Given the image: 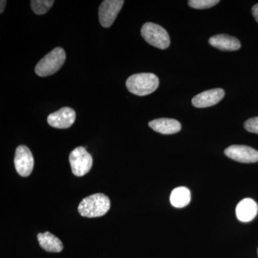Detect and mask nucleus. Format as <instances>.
I'll use <instances>...</instances> for the list:
<instances>
[{
	"mask_svg": "<svg viewBox=\"0 0 258 258\" xmlns=\"http://www.w3.org/2000/svg\"><path fill=\"white\" fill-rule=\"evenodd\" d=\"M110 207L109 198L103 194L97 193L83 199L78 210L81 216L93 218L106 215Z\"/></svg>",
	"mask_w": 258,
	"mask_h": 258,
	"instance_id": "1",
	"label": "nucleus"
},
{
	"mask_svg": "<svg viewBox=\"0 0 258 258\" xmlns=\"http://www.w3.org/2000/svg\"><path fill=\"white\" fill-rule=\"evenodd\" d=\"M127 89L129 92L139 96L151 94L159 87V78L154 74L144 73L134 74L127 79Z\"/></svg>",
	"mask_w": 258,
	"mask_h": 258,
	"instance_id": "2",
	"label": "nucleus"
},
{
	"mask_svg": "<svg viewBox=\"0 0 258 258\" xmlns=\"http://www.w3.org/2000/svg\"><path fill=\"white\" fill-rule=\"evenodd\" d=\"M66 55L63 49L56 47L40 60L35 67V74L40 77H47L55 74L63 66Z\"/></svg>",
	"mask_w": 258,
	"mask_h": 258,
	"instance_id": "3",
	"label": "nucleus"
},
{
	"mask_svg": "<svg viewBox=\"0 0 258 258\" xmlns=\"http://www.w3.org/2000/svg\"><path fill=\"white\" fill-rule=\"evenodd\" d=\"M144 40L152 46L165 50L170 45V37L165 29L152 23L144 24L141 30Z\"/></svg>",
	"mask_w": 258,
	"mask_h": 258,
	"instance_id": "4",
	"label": "nucleus"
},
{
	"mask_svg": "<svg viewBox=\"0 0 258 258\" xmlns=\"http://www.w3.org/2000/svg\"><path fill=\"white\" fill-rule=\"evenodd\" d=\"M69 161L73 173L77 176L86 175L93 165L92 157L83 147L76 148L71 152Z\"/></svg>",
	"mask_w": 258,
	"mask_h": 258,
	"instance_id": "5",
	"label": "nucleus"
},
{
	"mask_svg": "<svg viewBox=\"0 0 258 258\" xmlns=\"http://www.w3.org/2000/svg\"><path fill=\"white\" fill-rule=\"evenodd\" d=\"M123 4V0H105L101 3L98 16L103 28H110L113 25Z\"/></svg>",
	"mask_w": 258,
	"mask_h": 258,
	"instance_id": "6",
	"label": "nucleus"
},
{
	"mask_svg": "<svg viewBox=\"0 0 258 258\" xmlns=\"http://www.w3.org/2000/svg\"><path fill=\"white\" fill-rule=\"evenodd\" d=\"M15 169L20 176L27 177L33 170L34 159L32 152L26 146H19L15 152Z\"/></svg>",
	"mask_w": 258,
	"mask_h": 258,
	"instance_id": "7",
	"label": "nucleus"
},
{
	"mask_svg": "<svg viewBox=\"0 0 258 258\" xmlns=\"http://www.w3.org/2000/svg\"><path fill=\"white\" fill-rule=\"evenodd\" d=\"M225 155L232 160L240 163H255L258 161V152L252 147L243 145H232L225 150Z\"/></svg>",
	"mask_w": 258,
	"mask_h": 258,
	"instance_id": "8",
	"label": "nucleus"
},
{
	"mask_svg": "<svg viewBox=\"0 0 258 258\" xmlns=\"http://www.w3.org/2000/svg\"><path fill=\"white\" fill-rule=\"evenodd\" d=\"M76 118V112L74 109L69 107H64L49 115L47 123L54 128H68L74 124Z\"/></svg>",
	"mask_w": 258,
	"mask_h": 258,
	"instance_id": "9",
	"label": "nucleus"
},
{
	"mask_svg": "<svg viewBox=\"0 0 258 258\" xmlns=\"http://www.w3.org/2000/svg\"><path fill=\"white\" fill-rule=\"evenodd\" d=\"M225 96V91L222 88L208 90L195 96L191 100L193 106L196 108H208L216 105Z\"/></svg>",
	"mask_w": 258,
	"mask_h": 258,
	"instance_id": "10",
	"label": "nucleus"
},
{
	"mask_svg": "<svg viewBox=\"0 0 258 258\" xmlns=\"http://www.w3.org/2000/svg\"><path fill=\"white\" fill-rule=\"evenodd\" d=\"M257 203L251 198H245L241 200L236 208L237 219L242 222L252 221L257 215Z\"/></svg>",
	"mask_w": 258,
	"mask_h": 258,
	"instance_id": "11",
	"label": "nucleus"
},
{
	"mask_svg": "<svg viewBox=\"0 0 258 258\" xmlns=\"http://www.w3.org/2000/svg\"><path fill=\"white\" fill-rule=\"evenodd\" d=\"M149 125L158 133L165 135L178 133L181 128V123L172 118H158L149 122Z\"/></svg>",
	"mask_w": 258,
	"mask_h": 258,
	"instance_id": "12",
	"label": "nucleus"
},
{
	"mask_svg": "<svg viewBox=\"0 0 258 258\" xmlns=\"http://www.w3.org/2000/svg\"><path fill=\"white\" fill-rule=\"evenodd\" d=\"M209 42L212 46L222 51H235L241 47L240 42L236 37L223 34L210 37Z\"/></svg>",
	"mask_w": 258,
	"mask_h": 258,
	"instance_id": "13",
	"label": "nucleus"
},
{
	"mask_svg": "<svg viewBox=\"0 0 258 258\" xmlns=\"http://www.w3.org/2000/svg\"><path fill=\"white\" fill-rule=\"evenodd\" d=\"M37 240L42 249L49 252H60L63 249V244L60 239L50 232L39 233Z\"/></svg>",
	"mask_w": 258,
	"mask_h": 258,
	"instance_id": "14",
	"label": "nucleus"
},
{
	"mask_svg": "<svg viewBox=\"0 0 258 258\" xmlns=\"http://www.w3.org/2000/svg\"><path fill=\"white\" fill-rule=\"evenodd\" d=\"M191 200V193L185 186H179L171 191L170 203L176 208H182L189 205Z\"/></svg>",
	"mask_w": 258,
	"mask_h": 258,
	"instance_id": "15",
	"label": "nucleus"
},
{
	"mask_svg": "<svg viewBox=\"0 0 258 258\" xmlns=\"http://www.w3.org/2000/svg\"><path fill=\"white\" fill-rule=\"evenodd\" d=\"M55 2L53 0H32L31 8L35 14L41 15L45 14L52 8Z\"/></svg>",
	"mask_w": 258,
	"mask_h": 258,
	"instance_id": "16",
	"label": "nucleus"
},
{
	"mask_svg": "<svg viewBox=\"0 0 258 258\" xmlns=\"http://www.w3.org/2000/svg\"><path fill=\"white\" fill-rule=\"evenodd\" d=\"M219 3V0H189L188 5L194 9L203 10L211 8Z\"/></svg>",
	"mask_w": 258,
	"mask_h": 258,
	"instance_id": "17",
	"label": "nucleus"
},
{
	"mask_svg": "<svg viewBox=\"0 0 258 258\" xmlns=\"http://www.w3.org/2000/svg\"><path fill=\"white\" fill-rule=\"evenodd\" d=\"M244 127L247 132L258 134V117H254L246 120Z\"/></svg>",
	"mask_w": 258,
	"mask_h": 258,
	"instance_id": "18",
	"label": "nucleus"
},
{
	"mask_svg": "<svg viewBox=\"0 0 258 258\" xmlns=\"http://www.w3.org/2000/svg\"><path fill=\"white\" fill-rule=\"evenodd\" d=\"M252 13L254 18L255 19L256 21L258 23V4H256L252 7Z\"/></svg>",
	"mask_w": 258,
	"mask_h": 258,
	"instance_id": "19",
	"label": "nucleus"
},
{
	"mask_svg": "<svg viewBox=\"0 0 258 258\" xmlns=\"http://www.w3.org/2000/svg\"><path fill=\"white\" fill-rule=\"evenodd\" d=\"M7 2L5 1V0H2L1 1V8H0V9H1V11H0V13H3V12H4L5 8V5H6Z\"/></svg>",
	"mask_w": 258,
	"mask_h": 258,
	"instance_id": "20",
	"label": "nucleus"
},
{
	"mask_svg": "<svg viewBox=\"0 0 258 258\" xmlns=\"http://www.w3.org/2000/svg\"><path fill=\"white\" fill-rule=\"evenodd\" d=\"M257 253H258V249H257Z\"/></svg>",
	"mask_w": 258,
	"mask_h": 258,
	"instance_id": "21",
	"label": "nucleus"
}]
</instances>
